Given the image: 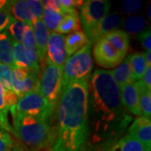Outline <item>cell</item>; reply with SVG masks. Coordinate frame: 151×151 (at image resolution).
Masks as SVG:
<instances>
[{
	"mask_svg": "<svg viewBox=\"0 0 151 151\" xmlns=\"http://www.w3.org/2000/svg\"><path fill=\"white\" fill-rule=\"evenodd\" d=\"M131 121L110 70L97 69L88 83L87 142L99 149L110 148Z\"/></svg>",
	"mask_w": 151,
	"mask_h": 151,
	"instance_id": "cell-1",
	"label": "cell"
},
{
	"mask_svg": "<svg viewBox=\"0 0 151 151\" xmlns=\"http://www.w3.org/2000/svg\"><path fill=\"white\" fill-rule=\"evenodd\" d=\"M58 130L51 151H81L88 136V82L72 81L62 88L56 107Z\"/></svg>",
	"mask_w": 151,
	"mask_h": 151,
	"instance_id": "cell-2",
	"label": "cell"
},
{
	"mask_svg": "<svg viewBox=\"0 0 151 151\" xmlns=\"http://www.w3.org/2000/svg\"><path fill=\"white\" fill-rule=\"evenodd\" d=\"M14 121V134L28 147L39 150L47 147L53 137L50 122L18 114L10 110Z\"/></svg>",
	"mask_w": 151,
	"mask_h": 151,
	"instance_id": "cell-3",
	"label": "cell"
},
{
	"mask_svg": "<svg viewBox=\"0 0 151 151\" xmlns=\"http://www.w3.org/2000/svg\"><path fill=\"white\" fill-rule=\"evenodd\" d=\"M129 47V36L124 30L108 33L95 43L93 56L97 64L104 68H113L125 59Z\"/></svg>",
	"mask_w": 151,
	"mask_h": 151,
	"instance_id": "cell-4",
	"label": "cell"
},
{
	"mask_svg": "<svg viewBox=\"0 0 151 151\" xmlns=\"http://www.w3.org/2000/svg\"><path fill=\"white\" fill-rule=\"evenodd\" d=\"M92 46L90 42L67 58L62 71V88L72 81L88 80L93 66Z\"/></svg>",
	"mask_w": 151,
	"mask_h": 151,
	"instance_id": "cell-5",
	"label": "cell"
},
{
	"mask_svg": "<svg viewBox=\"0 0 151 151\" xmlns=\"http://www.w3.org/2000/svg\"><path fill=\"white\" fill-rule=\"evenodd\" d=\"M10 110H14L18 114L29 116L48 122H50L55 111L39 90L27 93L19 98L15 107L12 108Z\"/></svg>",
	"mask_w": 151,
	"mask_h": 151,
	"instance_id": "cell-6",
	"label": "cell"
},
{
	"mask_svg": "<svg viewBox=\"0 0 151 151\" xmlns=\"http://www.w3.org/2000/svg\"><path fill=\"white\" fill-rule=\"evenodd\" d=\"M43 70L39 77V91L48 103L56 110L62 91L63 68L45 61Z\"/></svg>",
	"mask_w": 151,
	"mask_h": 151,
	"instance_id": "cell-7",
	"label": "cell"
},
{
	"mask_svg": "<svg viewBox=\"0 0 151 151\" xmlns=\"http://www.w3.org/2000/svg\"><path fill=\"white\" fill-rule=\"evenodd\" d=\"M111 8L110 1L107 0H86L80 7L81 25L87 35L108 15Z\"/></svg>",
	"mask_w": 151,
	"mask_h": 151,
	"instance_id": "cell-8",
	"label": "cell"
},
{
	"mask_svg": "<svg viewBox=\"0 0 151 151\" xmlns=\"http://www.w3.org/2000/svg\"><path fill=\"white\" fill-rule=\"evenodd\" d=\"M43 5L38 0H18L11 1L9 12L14 19L31 24L36 19H41Z\"/></svg>",
	"mask_w": 151,
	"mask_h": 151,
	"instance_id": "cell-9",
	"label": "cell"
},
{
	"mask_svg": "<svg viewBox=\"0 0 151 151\" xmlns=\"http://www.w3.org/2000/svg\"><path fill=\"white\" fill-rule=\"evenodd\" d=\"M45 61L63 68L67 60L65 47V36L57 32H50L46 49Z\"/></svg>",
	"mask_w": 151,
	"mask_h": 151,
	"instance_id": "cell-10",
	"label": "cell"
},
{
	"mask_svg": "<svg viewBox=\"0 0 151 151\" xmlns=\"http://www.w3.org/2000/svg\"><path fill=\"white\" fill-rule=\"evenodd\" d=\"M130 136L140 142L148 150L151 148V122L150 119L144 117L135 119L132 124L128 128Z\"/></svg>",
	"mask_w": 151,
	"mask_h": 151,
	"instance_id": "cell-11",
	"label": "cell"
},
{
	"mask_svg": "<svg viewBox=\"0 0 151 151\" xmlns=\"http://www.w3.org/2000/svg\"><path fill=\"white\" fill-rule=\"evenodd\" d=\"M33 34L35 38V43L39 63L43 64L46 55V49L48 45L50 30L45 25L41 19H36L31 23Z\"/></svg>",
	"mask_w": 151,
	"mask_h": 151,
	"instance_id": "cell-12",
	"label": "cell"
},
{
	"mask_svg": "<svg viewBox=\"0 0 151 151\" xmlns=\"http://www.w3.org/2000/svg\"><path fill=\"white\" fill-rule=\"evenodd\" d=\"M120 23H121V19L119 14L117 13L109 14L86 35L92 44L96 43L101 38L108 35V33L116 30L120 25Z\"/></svg>",
	"mask_w": 151,
	"mask_h": 151,
	"instance_id": "cell-13",
	"label": "cell"
},
{
	"mask_svg": "<svg viewBox=\"0 0 151 151\" xmlns=\"http://www.w3.org/2000/svg\"><path fill=\"white\" fill-rule=\"evenodd\" d=\"M121 101L124 107L130 113L138 117L141 116V111L139 108V93L135 83L125 85L120 88Z\"/></svg>",
	"mask_w": 151,
	"mask_h": 151,
	"instance_id": "cell-14",
	"label": "cell"
},
{
	"mask_svg": "<svg viewBox=\"0 0 151 151\" xmlns=\"http://www.w3.org/2000/svg\"><path fill=\"white\" fill-rule=\"evenodd\" d=\"M81 20L78 12L76 9H71L63 15L62 20L60 23L56 32L60 35L69 34L81 30Z\"/></svg>",
	"mask_w": 151,
	"mask_h": 151,
	"instance_id": "cell-15",
	"label": "cell"
},
{
	"mask_svg": "<svg viewBox=\"0 0 151 151\" xmlns=\"http://www.w3.org/2000/svg\"><path fill=\"white\" fill-rule=\"evenodd\" d=\"M112 77L118 85L119 89L125 85L134 83L129 66V57H126L114 70H110Z\"/></svg>",
	"mask_w": 151,
	"mask_h": 151,
	"instance_id": "cell-16",
	"label": "cell"
},
{
	"mask_svg": "<svg viewBox=\"0 0 151 151\" xmlns=\"http://www.w3.org/2000/svg\"><path fill=\"white\" fill-rule=\"evenodd\" d=\"M91 42L84 31H76L65 36V47L67 57L75 54Z\"/></svg>",
	"mask_w": 151,
	"mask_h": 151,
	"instance_id": "cell-17",
	"label": "cell"
},
{
	"mask_svg": "<svg viewBox=\"0 0 151 151\" xmlns=\"http://www.w3.org/2000/svg\"><path fill=\"white\" fill-rule=\"evenodd\" d=\"M13 90L17 97L20 98L25 94L39 90V77L37 74L29 71L27 77L22 81L12 80Z\"/></svg>",
	"mask_w": 151,
	"mask_h": 151,
	"instance_id": "cell-18",
	"label": "cell"
},
{
	"mask_svg": "<svg viewBox=\"0 0 151 151\" xmlns=\"http://www.w3.org/2000/svg\"><path fill=\"white\" fill-rule=\"evenodd\" d=\"M13 40L6 31L0 33V63L14 67L13 57Z\"/></svg>",
	"mask_w": 151,
	"mask_h": 151,
	"instance_id": "cell-19",
	"label": "cell"
},
{
	"mask_svg": "<svg viewBox=\"0 0 151 151\" xmlns=\"http://www.w3.org/2000/svg\"><path fill=\"white\" fill-rule=\"evenodd\" d=\"M134 83L139 93L141 116L145 119H151V91L144 85L141 80Z\"/></svg>",
	"mask_w": 151,
	"mask_h": 151,
	"instance_id": "cell-20",
	"label": "cell"
},
{
	"mask_svg": "<svg viewBox=\"0 0 151 151\" xmlns=\"http://www.w3.org/2000/svg\"><path fill=\"white\" fill-rule=\"evenodd\" d=\"M108 151H150L148 150L140 142L129 134L123 136L116 141Z\"/></svg>",
	"mask_w": 151,
	"mask_h": 151,
	"instance_id": "cell-21",
	"label": "cell"
},
{
	"mask_svg": "<svg viewBox=\"0 0 151 151\" xmlns=\"http://www.w3.org/2000/svg\"><path fill=\"white\" fill-rule=\"evenodd\" d=\"M14 44V49H13V57H14V67H19L29 71L34 72L39 75L40 73L34 65L31 64L29 60L28 59L27 55L24 52V49L21 43H18L15 41H13Z\"/></svg>",
	"mask_w": 151,
	"mask_h": 151,
	"instance_id": "cell-22",
	"label": "cell"
},
{
	"mask_svg": "<svg viewBox=\"0 0 151 151\" xmlns=\"http://www.w3.org/2000/svg\"><path fill=\"white\" fill-rule=\"evenodd\" d=\"M129 57V66L132 76L135 81H139L142 78L148 66L144 57V54L134 53Z\"/></svg>",
	"mask_w": 151,
	"mask_h": 151,
	"instance_id": "cell-23",
	"label": "cell"
},
{
	"mask_svg": "<svg viewBox=\"0 0 151 151\" xmlns=\"http://www.w3.org/2000/svg\"><path fill=\"white\" fill-rule=\"evenodd\" d=\"M43 8L41 20L43 21L45 25L49 30H51V32H56V29L59 26L60 23L62 20L63 16L58 11L46 7H43Z\"/></svg>",
	"mask_w": 151,
	"mask_h": 151,
	"instance_id": "cell-24",
	"label": "cell"
},
{
	"mask_svg": "<svg viewBox=\"0 0 151 151\" xmlns=\"http://www.w3.org/2000/svg\"><path fill=\"white\" fill-rule=\"evenodd\" d=\"M125 32L130 35H139L145 31L147 27V21L143 17L132 16L126 19L124 22Z\"/></svg>",
	"mask_w": 151,
	"mask_h": 151,
	"instance_id": "cell-25",
	"label": "cell"
},
{
	"mask_svg": "<svg viewBox=\"0 0 151 151\" xmlns=\"http://www.w3.org/2000/svg\"><path fill=\"white\" fill-rule=\"evenodd\" d=\"M8 113L9 109L6 106L4 99V88L0 82V129L14 134V129L9 124Z\"/></svg>",
	"mask_w": 151,
	"mask_h": 151,
	"instance_id": "cell-26",
	"label": "cell"
},
{
	"mask_svg": "<svg viewBox=\"0 0 151 151\" xmlns=\"http://www.w3.org/2000/svg\"><path fill=\"white\" fill-rule=\"evenodd\" d=\"M12 66L0 63V82L4 86V91L8 92H14L12 86Z\"/></svg>",
	"mask_w": 151,
	"mask_h": 151,
	"instance_id": "cell-27",
	"label": "cell"
},
{
	"mask_svg": "<svg viewBox=\"0 0 151 151\" xmlns=\"http://www.w3.org/2000/svg\"><path fill=\"white\" fill-rule=\"evenodd\" d=\"M25 24H26V23L19 21V20H16V19L11 23V24L8 28L7 32L9 33V36L13 40V41L21 43Z\"/></svg>",
	"mask_w": 151,
	"mask_h": 151,
	"instance_id": "cell-28",
	"label": "cell"
},
{
	"mask_svg": "<svg viewBox=\"0 0 151 151\" xmlns=\"http://www.w3.org/2000/svg\"><path fill=\"white\" fill-rule=\"evenodd\" d=\"M15 20L9 12V8L0 9V33L6 31L12 22Z\"/></svg>",
	"mask_w": 151,
	"mask_h": 151,
	"instance_id": "cell-29",
	"label": "cell"
},
{
	"mask_svg": "<svg viewBox=\"0 0 151 151\" xmlns=\"http://www.w3.org/2000/svg\"><path fill=\"white\" fill-rule=\"evenodd\" d=\"M14 141L9 132L0 129V151H11Z\"/></svg>",
	"mask_w": 151,
	"mask_h": 151,
	"instance_id": "cell-30",
	"label": "cell"
},
{
	"mask_svg": "<svg viewBox=\"0 0 151 151\" xmlns=\"http://www.w3.org/2000/svg\"><path fill=\"white\" fill-rule=\"evenodd\" d=\"M142 5H143L142 1L128 0V1L123 2L122 8L126 14H134L136 12H139L140 10Z\"/></svg>",
	"mask_w": 151,
	"mask_h": 151,
	"instance_id": "cell-31",
	"label": "cell"
},
{
	"mask_svg": "<svg viewBox=\"0 0 151 151\" xmlns=\"http://www.w3.org/2000/svg\"><path fill=\"white\" fill-rule=\"evenodd\" d=\"M139 40L142 46L147 51H150L151 50V33L150 29H146L144 32L139 35Z\"/></svg>",
	"mask_w": 151,
	"mask_h": 151,
	"instance_id": "cell-32",
	"label": "cell"
},
{
	"mask_svg": "<svg viewBox=\"0 0 151 151\" xmlns=\"http://www.w3.org/2000/svg\"><path fill=\"white\" fill-rule=\"evenodd\" d=\"M140 80L144 83V85L151 91V66H147Z\"/></svg>",
	"mask_w": 151,
	"mask_h": 151,
	"instance_id": "cell-33",
	"label": "cell"
},
{
	"mask_svg": "<svg viewBox=\"0 0 151 151\" xmlns=\"http://www.w3.org/2000/svg\"><path fill=\"white\" fill-rule=\"evenodd\" d=\"M144 54V57L145 60L146 64L148 66H151V53L150 51H146L145 53H143Z\"/></svg>",
	"mask_w": 151,
	"mask_h": 151,
	"instance_id": "cell-34",
	"label": "cell"
},
{
	"mask_svg": "<svg viewBox=\"0 0 151 151\" xmlns=\"http://www.w3.org/2000/svg\"><path fill=\"white\" fill-rule=\"evenodd\" d=\"M10 4H11V1H7V0H0V9H8V8H9Z\"/></svg>",
	"mask_w": 151,
	"mask_h": 151,
	"instance_id": "cell-35",
	"label": "cell"
},
{
	"mask_svg": "<svg viewBox=\"0 0 151 151\" xmlns=\"http://www.w3.org/2000/svg\"><path fill=\"white\" fill-rule=\"evenodd\" d=\"M11 151H26L23 147H21V146L18 145H13V147H12V150H11Z\"/></svg>",
	"mask_w": 151,
	"mask_h": 151,
	"instance_id": "cell-36",
	"label": "cell"
},
{
	"mask_svg": "<svg viewBox=\"0 0 151 151\" xmlns=\"http://www.w3.org/2000/svg\"><path fill=\"white\" fill-rule=\"evenodd\" d=\"M149 18L150 19V7H149Z\"/></svg>",
	"mask_w": 151,
	"mask_h": 151,
	"instance_id": "cell-37",
	"label": "cell"
}]
</instances>
